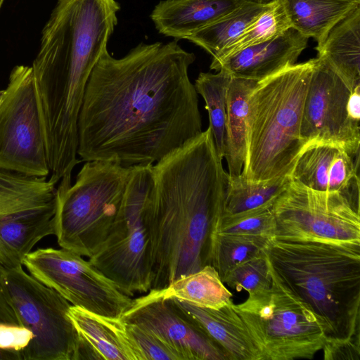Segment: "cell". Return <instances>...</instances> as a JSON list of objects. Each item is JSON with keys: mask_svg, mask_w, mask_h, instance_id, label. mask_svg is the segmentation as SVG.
<instances>
[{"mask_svg": "<svg viewBox=\"0 0 360 360\" xmlns=\"http://www.w3.org/2000/svg\"><path fill=\"white\" fill-rule=\"evenodd\" d=\"M195 60L177 39L141 42L121 58L105 51L79 115L80 160L153 165L200 134L198 93L188 76Z\"/></svg>", "mask_w": 360, "mask_h": 360, "instance_id": "obj_1", "label": "cell"}, {"mask_svg": "<svg viewBox=\"0 0 360 360\" xmlns=\"http://www.w3.org/2000/svg\"><path fill=\"white\" fill-rule=\"evenodd\" d=\"M210 127L153 165L147 215L152 241L150 290L209 264L223 214L229 174Z\"/></svg>", "mask_w": 360, "mask_h": 360, "instance_id": "obj_2", "label": "cell"}, {"mask_svg": "<svg viewBox=\"0 0 360 360\" xmlns=\"http://www.w3.org/2000/svg\"><path fill=\"white\" fill-rule=\"evenodd\" d=\"M116 0H58L31 66L46 140L78 141V120L94 68L117 24Z\"/></svg>", "mask_w": 360, "mask_h": 360, "instance_id": "obj_3", "label": "cell"}, {"mask_svg": "<svg viewBox=\"0 0 360 360\" xmlns=\"http://www.w3.org/2000/svg\"><path fill=\"white\" fill-rule=\"evenodd\" d=\"M264 251L278 277L323 323L324 345L359 342L360 244L271 238Z\"/></svg>", "mask_w": 360, "mask_h": 360, "instance_id": "obj_4", "label": "cell"}, {"mask_svg": "<svg viewBox=\"0 0 360 360\" xmlns=\"http://www.w3.org/2000/svg\"><path fill=\"white\" fill-rule=\"evenodd\" d=\"M314 58L259 81L248 98L246 153L241 175L259 182L290 174L304 149L300 131Z\"/></svg>", "mask_w": 360, "mask_h": 360, "instance_id": "obj_5", "label": "cell"}, {"mask_svg": "<svg viewBox=\"0 0 360 360\" xmlns=\"http://www.w3.org/2000/svg\"><path fill=\"white\" fill-rule=\"evenodd\" d=\"M133 167L87 161L72 184L57 187L55 235L59 246L89 258L106 239L120 207Z\"/></svg>", "mask_w": 360, "mask_h": 360, "instance_id": "obj_6", "label": "cell"}, {"mask_svg": "<svg viewBox=\"0 0 360 360\" xmlns=\"http://www.w3.org/2000/svg\"><path fill=\"white\" fill-rule=\"evenodd\" d=\"M269 267L270 285L248 294L234 309L262 360L312 359L326 341L323 325Z\"/></svg>", "mask_w": 360, "mask_h": 360, "instance_id": "obj_7", "label": "cell"}, {"mask_svg": "<svg viewBox=\"0 0 360 360\" xmlns=\"http://www.w3.org/2000/svg\"><path fill=\"white\" fill-rule=\"evenodd\" d=\"M153 165L134 166L108 236L89 261L131 297L150 288L152 241L147 202L153 184Z\"/></svg>", "mask_w": 360, "mask_h": 360, "instance_id": "obj_8", "label": "cell"}, {"mask_svg": "<svg viewBox=\"0 0 360 360\" xmlns=\"http://www.w3.org/2000/svg\"><path fill=\"white\" fill-rule=\"evenodd\" d=\"M0 296L32 339L21 360H79V338L68 310L71 304L22 266L0 265Z\"/></svg>", "mask_w": 360, "mask_h": 360, "instance_id": "obj_9", "label": "cell"}, {"mask_svg": "<svg viewBox=\"0 0 360 360\" xmlns=\"http://www.w3.org/2000/svg\"><path fill=\"white\" fill-rule=\"evenodd\" d=\"M271 211L276 239L360 244L359 193L319 191L291 178Z\"/></svg>", "mask_w": 360, "mask_h": 360, "instance_id": "obj_10", "label": "cell"}, {"mask_svg": "<svg viewBox=\"0 0 360 360\" xmlns=\"http://www.w3.org/2000/svg\"><path fill=\"white\" fill-rule=\"evenodd\" d=\"M57 184L0 167V265L22 266L44 238L55 235Z\"/></svg>", "mask_w": 360, "mask_h": 360, "instance_id": "obj_11", "label": "cell"}, {"mask_svg": "<svg viewBox=\"0 0 360 360\" xmlns=\"http://www.w3.org/2000/svg\"><path fill=\"white\" fill-rule=\"evenodd\" d=\"M0 167L29 176L49 175L31 66L14 67L0 93Z\"/></svg>", "mask_w": 360, "mask_h": 360, "instance_id": "obj_12", "label": "cell"}, {"mask_svg": "<svg viewBox=\"0 0 360 360\" xmlns=\"http://www.w3.org/2000/svg\"><path fill=\"white\" fill-rule=\"evenodd\" d=\"M22 266L71 305L93 313L121 318L132 302L130 296L89 260L70 250L39 248L25 256Z\"/></svg>", "mask_w": 360, "mask_h": 360, "instance_id": "obj_13", "label": "cell"}, {"mask_svg": "<svg viewBox=\"0 0 360 360\" xmlns=\"http://www.w3.org/2000/svg\"><path fill=\"white\" fill-rule=\"evenodd\" d=\"M360 86L351 90L325 60L314 58L301 124L304 148L331 143L358 158Z\"/></svg>", "mask_w": 360, "mask_h": 360, "instance_id": "obj_14", "label": "cell"}, {"mask_svg": "<svg viewBox=\"0 0 360 360\" xmlns=\"http://www.w3.org/2000/svg\"><path fill=\"white\" fill-rule=\"evenodd\" d=\"M122 319L156 335L181 360H228L223 350L172 298L148 291L132 300Z\"/></svg>", "mask_w": 360, "mask_h": 360, "instance_id": "obj_15", "label": "cell"}, {"mask_svg": "<svg viewBox=\"0 0 360 360\" xmlns=\"http://www.w3.org/2000/svg\"><path fill=\"white\" fill-rule=\"evenodd\" d=\"M359 158L331 143L306 146L291 171L292 179L313 190L359 193Z\"/></svg>", "mask_w": 360, "mask_h": 360, "instance_id": "obj_16", "label": "cell"}, {"mask_svg": "<svg viewBox=\"0 0 360 360\" xmlns=\"http://www.w3.org/2000/svg\"><path fill=\"white\" fill-rule=\"evenodd\" d=\"M309 38L290 27L267 41L245 48L217 62L210 69L231 77L261 81L296 63Z\"/></svg>", "mask_w": 360, "mask_h": 360, "instance_id": "obj_17", "label": "cell"}, {"mask_svg": "<svg viewBox=\"0 0 360 360\" xmlns=\"http://www.w3.org/2000/svg\"><path fill=\"white\" fill-rule=\"evenodd\" d=\"M68 316L78 335L79 360H143L122 317L102 316L72 305Z\"/></svg>", "mask_w": 360, "mask_h": 360, "instance_id": "obj_18", "label": "cell"}, {"mask_svg": "<svg viewBox=\"0 0 360 360\" xmlns=\"http://www.w3.org/2000/svg\"><path fill=\"white\" fill-rule=\"evenodd\" d=\"M174 300L223 350L228 360H262L261 354L235 310L233 302L220 309H212Z\"/></svg>", "mask_w": 360, "mask_h": 360, "instance_id": "obj_19", "label": "cell"}, {"mask_svg": "<svg viewBox=\"0 0 360 360\" xmlns=\"http://www.w3.org/2000/svg\"><path fill=\"white\" fill-rule=\"evenodd\" d=\"M245 0H162L150 13L156 30L174 39H186L228 14Z\"/></svg>", "mask_w": 360, "mask_h": 360, "instance_id": "obj_20", "label": "cell"}, {"mask_svg": "<svg viewBox=\"0 0 360 360\" xmlns=\"http://www.w3.org/2000/svg\"><path fill=\"white\" fill-rule=\"evenodd\" d=\"M317 57L325 60L351 90L360 86V6L328 32Z\"/></svg>", "mask_w": 360, "mask_h": 360, "instance_id": "obj_21", "label": "cell"}, {"mask_svg": "<svg viewBox=\"0 0 360 360\" xmlns=\"http://www.w3.org/2000/svg\"><path fill=\"white\" fill-rule=\"evenodd\" d=\"M292 28L317 42L323 43L330 30L352 10L360 0H279Z\"/></svg>", "mask_w": 360, "mask_h": 360, "instance_id": "obj_22", "label": "cell"}, {"mask_svg": "<svg viewBox=\"0 0 360 360\" xmlns=\"http://www.w3.org/2000/svg\"><path fill=\"white\" fill-rule=\"evenodd\" d=\"M257 82L231 77L228 86L224 158L230 176L242 173L246 153L248 98Z\"/></svg>", "mask_w": 360, "mask_h": 360, "instance_id": "obj_23", "label": "cell"}, {"mask_svg": "<svg viewBox=\"0 0 360 360\" xmlns=\"http://www.w3.org/2000/svg\"><path fill=\"white\" fill-rule=\"evenodd\" d=\"M149 291L157 296L176 299L212 309H220L233 302L232 293L210 264L175 279L162 289Z\"/></svg>", "mask_w": 360, "mask_h": 360, "instance_id": "obj_24", "label": "cell"}, {"mask_svg": "<svg viewBox=\"0 0 360 360\" xmlns=\"http://www.w3.org/2000/svg\"><path fill=\"white\" fill-rule=\"evenodd\" d=\"M267 5L245 0L232 11L186 39L203 49L212 58H216L242 34Z\"/></svg>", "mask_w": 360, "mask_h": 360, "instance_id": "obj_25", "label": "cell"}, {"mask_svg": "<svg viewBox=\"0 0 360 360\" xmlns=\"http://www.w3.org/2000/svg\"><path fill=\"white\" fill-rule=\"evenodd\" d=\"M291 180L290 174L259 182H250L229 175L222 214H234L264 207H272Z\"/></svg>", "mask_w": 360, "mask_h": 360, "instance_id": "obj_26", "label": "cell"}, {"mask_svg": "<svg viewBox=\"0 0 360 360\" xmlns=\"http://www.w3.org/2000/svg\"><path fill=\"white\" fill-rule=\"evenodd\" d=\"M231 76L224 70L217 73L200 72L195 82L198 94L201 95L208 112L210 125L219 157L225 154L226 120V94Z\"/></svg>", "mask_w": 360, "mask_h": 360, "instance_id": "obj_27", "label": "cell"}, {"mask_svg": "<svg viewBox=\"0 0 360 360\" xmlns=\"http://www.w3.org/2000/svg\"><path fill=\"white\" fill-rule=\"evenodd\" d=\"M271 238L216 232L212 236L209 264L220 278L233 267L262 253Z\"/></svg>", "mask_w": 360, "mask_h": 360, "instance_id": "obj_28", "label": "cell"}, {"mask_svg": "<svg viewBox=\"0 0 360 360\" xmlns=\"http://www.w3.org/2000/svg\"><path fill=\"white\" fill-rule=\"evenodd\" d=\"M292 27L286 12L279 0L266 6L245 27L242 34L229 44L217 57V62L240 50L271 40Z\"/></svg>", "mask_w": 360, "mask_h": 360, "instance_id": "obj_29", "label": "cell"}, {"mask_svg": "<svg viewBox=\"0 0 360 360\" xmlns=\"http://www.w3.org/2000/svg\"><path fill=\"white\" fill-rule=\"evenodd\" d=\"M274 225L271 207H264L234 214H222L213 233L219 232L273 238Z\"/></svg>", "mask_w": 360, "mask_h": 360, "instance_id": "obj_30", "label": "cell"}, {"mask_svg": "<svg viewBox=\"0 0 360 360\" xmlns=\"http://www.w3.org/2000/svg\"><path fill=\"white\" fill-rule=\"evenodd\" d=\"M269 263L264 251L260 255L233 267L222 278L231 288L248 294L268 288L271 284Z\"/></svg>", "mask_w": 360, "mask_h": 360, "instance_id": "obj_31", "label": "cell"}, {"mask_svg": "<svg viewBox=\"0 0 360 360\" xmlns=\"http://www.w3.org/2000/svg\"><path fill=\"white\" fill-rule=\"evenodd\" d=\"M31 339V333L19 326L0 296V360H21L20 353Z\"/></svg>", "mask_w": 360, "mask_h": 360, "instance_id": "obj_32", "label": "cell"}, {"mask_svg": "<svg viewBox=\"0 0 360 360\" xmlns=\"http://www.w3.org/2000/svg\"><path fill=\"white\" fill-rule=\"evenodd\" d=\"M125 322L143 360H181L176 352L156 335L136 323Z\"/></svg>", "mask_w": 360, "mask_h": 360, "instance_id": "obj_33", "label": "cell"}, {"mask_svg": "<svg viewBox=\"0 0 360 360\" xmlns=\"http://www.w3.org/2000/svg\"><path fill=\"white\" fill-rule=\"evenodd\" d=\"M251 1H253L256 3H258V4H269L275 0H251Z\"/></svg>", "mask_w": 360, "mask_h": 360, "instance_id": "obj_34", "label": "cell"}, {"mask_svg": "<svg viewBox=\"0 0 360 360\" xmlns=\"http://www.w3.org/2000/svg\"><path fill=\"white\" fill-rule=\"evenodd\" d=\"M4 0H0V9L1 8V6H2L3 3H4Z\"/></svg>", "mask_w": 360, "mask_h": 360, "instance_id": "obj_35", "label": "cell"}, {"mask_svg": "<svg viewBox=\"0 0 360 360\" xmlns=\"http://www.w3.org/2000/svg\"><path fill=\"white\" fill-rule=\"evenodd\" d=\"M0 93H1V91H0Z\"/></svg>", "mask_w": 360, "mask_h": 360, "instance_id": "obj_36", "label": "cell"}]
</instances>
